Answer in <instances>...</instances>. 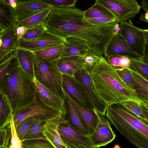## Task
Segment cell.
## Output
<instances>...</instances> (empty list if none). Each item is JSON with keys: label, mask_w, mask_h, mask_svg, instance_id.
<instances>
[{"label": "cell", "mask_w": 148, "mask_h": 148, "mask_svg": "<svg viewBox=\"0 0 148 148\" xmlns=\"http://www.w3.org/2000/svg\"><path fill=\"white\" fill-rule=\"evenodd\" d=\"M53 7L45 10L26 20L18 23L17 27L24 26L29 28L38 25L45 24Z\"/></svg>", "instance_id": "f1b7e54d"}, {"label": "cell", "mask_w": 148, "mask_h": 148, "mask_svg": "<svg viewBox=\"0 0 148 148\" xmlns=\"http://www.w3.org/2000/svg\"><path fill=\"white\" fill-rule=\"evenodd\" d=\"M142 60L148 65V43H146L145 46L144 53Z\"/></svg>", "instance_id": "f6af8a7d"}, {"label": "cell", "mask_w": 148, "mask_h": 148, "mask_svg": "<svg viewBox=\"0 0 148 148\" xmlns=\"http://www.w3.org/2000/svg\"><path fill=\"white\" fill-rule=\"evenodd\" d=\"M10 123L11 130V137L9 148H23L22 145V141L16 132L13 113L10 118Z\"/></svg>", "instance_id": "f35d334b"}, {"label": "cell", "mask_w": 148, "mask_h": 148, "mask_svg": "<svg viewBox=\"0 0 148 148\" xmlns=\"http://www.w3.org/2000/svg\"><path fill=\"white\" fill-rule=\"evenodd\" d=\"M99 148V147H92V148Z\"/></svg>", "instance_id": "11a10c76"}, {"label": "cell", "mask_w": 148, "mask_h": 148, "mask_svg": "<svg viewBox=\"0 0 148 148\" xmlns=\"http://www.w3.org/2000/svg\"><path fill=\"white\" fill-rule=\"evenodd\" d=\"M130 61L129 67L148 80V65L142 59L129 58Z\"/></svg>", "instance_id": "e575fe53"}, {"label": "cell", "mask_w": 148, "mask_h": 148, "mask_svg": "<svg viewBox=\"0 0 148 148\" xmlns=\"http://www.w3.org/2000/svg\"><path fill=\"white\" fill-rule=\"evenodd\" d=\"M66 114L61 113L47 119L43 127L42 133L45 137L56 148H67L62 140L58 131L59 125L69 121L66 119Z\"/></svg>", "instance_id": "9a60e30c"}, {"label": "cell", "mask_w": 148, "mask_h": 148, "mask_svg": "<svg viewBox=\"0 0 148 148\" xmlns=\"http://www.w3.org/2000/svg\"><path fill=\"white\" fill-rule=\"evenodd\" d=\"M33 82L36 92L48 105L54 109L66 114L64 100L40 84L35 78Z\"/></svg>", "instance_id": "d6986e66"}, {"label": "cell", "mask_w": 148, "mask_h": 148, "mask_svg": "<svg viewBox=\"0 0 148 148\" xmlns=\"http://www.w3.org/2000/svg\"><path fill=\"white\" fill-rule=\"evenodd\" d=\"M141 8L146 12H148V0H142Z\"/></svg>", "instance_id": "7dc6e473"}, {"label": "cell", "mask_w": 148, "mask_h": 148, "mask_svg": "<svg viewBox=\"0 0 148 148\" xmlns=\"http://www.w3.org/2000/svg\"><path fill=\"white\" fill-rule=\"evenodd\" d=\"M17 23L14 9L8 0H0V32L16 25Z\"/></svg>", "instance_id": "603a6c76"}, {"label": "cell", "mask_w": 148, "mask_h": 148, "mask_svg": "<svg viewBox=\"0 0 148 148\" xmlns=\"http://www.w3.org/2000/svg\"><path fill=\"white\" fill-rule=\"evenodd\" d=\"M10 146V145L6 147H0V148H9Z\"/></svg>", "instance_id": "db71d44e"}, {"label": "cell", "mask_w": 148, "mask_h": 148, "mask_svg": "<svg viewBox=\"0 0 148 148\" xmlns=\"http://www.w3.org/2000/svg\"><path fill=\"white\" fill-rule=\"evenodd\" d=\"M120 23L119 34L126 40L134 52L142 57L146 43L143 29L127 21Z\"/></svg>", "instance_id": "9c48e42d"}, {"label": "cell", "mask_w": 148, "mask_h": 148, "mask_svg": "<svg viewBox=\"0 0 148 148\" xmlns=\"http://www.w3.org/2000/svg\"><path fill=\"white\" fill-rule=\"evenodd\" d=\"M0 127H5L10 123L13 111L7 95L0 93Z\"/></svg>", "instance_id": "83f0119b"}, {"label": "cell", "mask_w": 148, "mask_h": 148, "mask_svg": "<svg viewBox=\"0 0 148 148\" xmlns=\"http://www.w3.org/2000/svg\"><path fill=\"white\" fill-rule=\"evenodd\" d=\"M9 3L10 5L14 9L16 6V0H8Z\"/></svg>", "instance_id": "681fc988"}, {"label": "cell", "mask_w": 148, "mask_h": 148, "mask_svg": "<svg viewBox=\"0 0 148 148\" xmlns=\"http://www.w3.org/2000/svg\"><path fill=\"white\" fill-rule=\"evenodd\" d=\"M58 131L62 140L67 148H90L94 147L89 136L82 134L69 121L59 125Z\"/></svg>", "instance_id": "ba28073f"}, {"label": "cell", "mask_w": 148, "mask_h": 148, "mask_svg": "<svg viewBox=\"0 0 148 148\" xmlns=\"http://www.w3.org/2000/svg\"><path fill=\"white\" fill-rule=\"evenodd\" d=\"M107 62L115 69L129 67L130 61L126 56H112L105 57Z\"/></svg>", "instance_id": "d590c367"}, {"label": "cell", "mask_w": 148, "mask_h": 148, "mask_svg": "<svg viewBox=\"0 0 148 148\" xmlns=\"http://www.w3.org/2000/svg\"><path fill=\"white\" fill-rule=\"evenodd\" d=\"M139 20L148 23V12L141 14Z\"/></svg>", "instance_id": "c3c4849f"}, {"label": "cell", "mask_w": 148, "mask_h": 148, "mask_svg": "<svg viewBox=\"0 0 148 148\" xmlns=\"http://www.w3.org/2000/svg\"><path fill=\"white\" fill-rule=\"evenodd\" d=\"M144 105L147 108H148V104L144 103Z\"/></svg>", "instance_id": "f5cc1de1"}, {"label": "cell", "mask_w": 148, "mask_h": 148, "mask_svg": "<svg viewBox=\"0 0 148 148\" xmlns=\"http://www.w3.org/2000/svg\"><path fill=\"white\" fill-rule=\"evenodd\" d=\"M84 14L85 17L87 18H115L108 9L96 3L90 8L84 11Z\"/></svg>", "instance_id": "4dcf8cb0"}, {"label": "cell", "mask_w": 148, "mask_h": 148, "mask_svg": "<svg viewBox=\"0 0 148 148\" xmlns=\"http://www.w3.org/2000/svg\"><path fill=\"white\" fill-rule=\"evenodd\" d=\"M0 147H6L10 144L11 130L10 123L0 128Z\"/></svg>", "instance_id": "74e56055"}, {"label": "cell", "mask_w": 148, "mask_h": 148, "mask_svg": "<svg viewBox=\"0 0 148 148\" xmlns=\"http://www.w3.org/2000/svg\"><path fill=\"white\" fill-rule=\"evenodd\" d=\"M16 4L14 11L18 23L26 20L45 10L53 7L46 3L44 0H16Z\"/></svg>", "instance_id": "5bb4252c"}, {"label": "cell", "mask_w": 148, "mask_h": 148, "mask_svg": "<svg viewBox=\"0 0 148 148\" xmlns=\"http://www.w3.org/2000/svg\"><path fill=\"white\" fill-rule=\"evenodd\" d=\"M98 124L93 133L89 135L93 146L97 147L106 146L115 138L109 120L105 116L98 114Z\"/></svg>", "instance_id": "4fadbf2b"}, {"label": "cell", "mask_w": 148, "mask_h": 148, "mask_svg": "<svg viewBox=\"0 0 148 148\" xmlns=\"http://www.w3.org/2000/svg\"><path fill=\"white\" fill-rule=\"evenodd\" d=\"M144 103L141 104L142 112L148 121V108L144 105Z\"/></svg>", "instance_id": "bcb514c9"}, {"label": "cell", "mask_w": 148, "mask_h": 148, "mask_svg": "<svg viewBox=\"0 0 148 148\" xmlns=\"http://www.w3.org/2000/svg\"><path fill=\"white\" fill-rule=\"evenodd\" d=\"M119 104L140 120L148 124L147 120L142 111L141 104L134 101H129Z\"/></svg>", "instance_id": "1f68e13d"}, {"label": "cell", "mask_w": 148, "mask_h": 148, "mask_svg": "<svg viewBox=\"0 0 148 148\" xmlns=\"http://www.w3.org/2000/svg\"><path fill=\"white\" fill-rule=\"evenodd\" d=\"M65 104L66 110V118L72 125L83 135L88 136L86 127L72 103L70 97L65 90Z\"/></svg>", "instance_id": "7402d4cb"}, {"label": "cell", "mask_w": 148, "mask_h": 148, "mask_svg": "<svg viewBox=\"0 0 148 148\" xmlns=\"http://www.w3.org/2000/svg\"><path fill=\"white\" fill-rule=\"evenodd\" d=\"M85 18L89 22L94 24H104L118 23L115 18L102 17L97 18Z\"/></svg>", "instance_id": "b9f144b4"}, {"label": "cell", "mask_w": 148, "mask_h": 148, "mask_svg": "<svg viewBox=\"0 0 148 148\" xmlns=\"http://www.w3.org/2000/svg\"><path fill=\"white\" fill-rule=\"evenodd\" d=\"M66 40L67 48L66 53L62 57L74 56L85 58L88 55L96 54L80 39L69 38Z\"/></svg>", "instance_id": "cb8c5ba5"}, {"label": "cell", "mask_w": 148, "mask_h": 148, "mask_svg": "<svg viewBox=\"0 0 148 148\" xmlns=\"http://www.w3.org/2000/svg\"><path fill=\"white\" fill-rule=\"evenodd\" d=\"M94 24L85 17L84 11L76 7H53L44 24L47 31L65 39L82 41L93 52L105 57L108 46L117 34V23Z\"/></svg>", "instance_id": "6da1fadb"}, {"label": "cell", "mask_w": 148, "mask_h": 148, "mask_svg": "<svg viewBox=\"0 0 148 148\" xmlns=\"http://www.w3.org/2000/svg\"><path fill=\"white\" fill-rule=\"evenodd\" d=\"M0 93L7 95L14 111L32 100L34 85L20 64L12 72Z\"/></svg>", "instance_id": "277c9868"}, {"label": "cell", "mask_w": 148, "mask_h": 148, "mask_svg": "<svg viewBox=\"0 0 148 148\" xmlns=\"http://www.w3.org/2000/svg\"><path fill=\"white\" fill-rule=\"evenodd\" d=\"M145 36L146 43H148V29H143Z\"/></svg>", "instance_id": "f907efd6"}, {"label": "cell", "mask_w": 148, "mask_h": 148, "mask_svg": "<svg viewBox=\"0 0 148 148\" xmlns=\"http://www.w3.org/2000/svg\"><path fill=\"white\" fill-rule=\"evenodd\" d=\"M62 83L64 89L72 99L83 106L94 108L84 86L75 75L63 74Z\"/></svg>", "instance_id": "30bf717a"}, {"label": "cell", "mask_w": 148, "mask_h": 148, "mask_svg": "<svg viewBox=\"0 0 148 148\" xmlns=\"http://www.w3.org/2000/svg\"><path fill=\"white\" fill-rule=\"evenodd\" d=\"M47 120L42 117L36 118L23 140L45 138L42 133V128Z\"/></svg>", "instance_id": "f546056e"}, {"label": "cell", "mask_w": 148, "mask_h": 148, "mask_svg": "<svg viewBox=\"0 0 148 148\" xmlns=\"http://www.w3.org/2000/svg\"><path fill=\"white\" fill-rule=\"evenodd\" d=\"M17 25L0 32V64L14 55L18 47Z\"/></svg>", "instance_id": "2e32d148"}, {"label": "cell", "mask_w": 148, "mask_h": 148, "mask_svg": "<svg viewBox=\"0 0 148 148\" xmlns=\"http://www.w3.org/2000/svg\"><path fill=\"white\" fill-rule=\"evenodd\" d=\"M113 148H121V147L119 145H116L114 146Z\"/></svg>", "instance_id": "816d5d0a"}, {"label": "cell", "mask_w": 148, "mask_h": 148, "mask_svg": "<svg viewBox=\"0 0 148 148\" xmlns=\"http://www.w3.org/2000/svg\"><path fill=\"white\" fill-rule=\"evenodd\" d=\"M47 31L44 24L38 25L27 28L25 33L19 39L25 40L35 39L41 36Z\"/></svg>", "instance_id": "836d02e7"}, {"label": "cell", "mask_w": 148, "mask_h": 148, "mask_svg": "<svg viewBox=\"0 0 148 148\" xmlns=\"http://www.w3.org/2000/svg\"><path fill=\"white\" fill-rule=\"evenodd\" d=\"M95 3L109 10L118 23L131 20L139 13L141 8L135 0H97Z\"/></svg>", "instance_id": "52a82bcc"}, {"label": "cell", "mask_w": 148, "mask_h": 148, "mask_svg": "<svg viewBox=\"0 0 148 148\" xmlns=\"http://www.w3.org/2000/svg\"><path fill=\"white\" fill-rule=\"evenodd\" d=\"M21 141L23 148H56L45 137Z\"/></svg>", "instance_id": "d6a6232c"}, {"label": "cell", "mask_w": 148, "mask_h": 148, "mask_svg": "<svg viewBox=\"0 0 148 148\" xmlns=\"http://www.w3.org/2000/svg\"><path fill=\"white\" fill-rule=\"evenodd\" d=\"M26 27L24 26L18 27L16 30V33L18 39L20 38L25 33L27 29Z\"/></svg>", "instance_id": "ee69618b"}, {"label": "cell", "mask_w": 148, "mask_h": 148, "mask_svg": "<svg viewBox=\"0 0 148 148\" xmlns=\"http://www.w3.org/2000/svg\"><path fill=\"white\" fill-rule=\"evenodd\" d=\"M14 54L27 75L32 81H34L35 78L34 65L36 58L34 52L18 48Z\"/></svg>", "instance_id": "44dd1931"}, {"label": "cell", "mask_w": 148, "mask_h": 148, "mask_svg": "<svg viewBox=\"0 0 148 148\" xmlns=\"http://www.w3.org/2000/svg\"><path fill=\"white\" fill-rule=\"evenodd\" d=\"M132 71L135 81V92L139 99L148 104V80L132 69Z\"/></svg>", "instance_id": "4316f807"}, {"label": "cell", "mask_w": 148, "mask_h": 148, "mask_svg": "<svg viewBox=\"0 0 148 148\" xmlns=\"http://www.w3.org/2000/svg\"><path fill=\"white\" fill-rule=\"evenodd\" d=\"M61 113L48 105L38 94L34 86V98L29 103L13 111L15 126L16 129L26 119L42 117L48 119Z\"/></svg>", "instance_id": "8992f818"}, {"label": "cell", "mask_w": 148, "mask_h": 148, "mask_svg": "<svg viewBox=\"0 0 148 148\" xmlns=\"http://www.w3.org/2000/svg\"><path fill=\"white\" fill-rule=\"evenodd\" d=\"M101 56L96 54L88 55L86 56L85 58L86 69L89 70L99 61Z\"/></svg>", "instance_id": "7bdbcfd3"}, {"label": "cell", "mask_w": 148, "mask_h": 148, "mask_svg": "<svg viewBox=\"0 0 148 148\" xmlns=\"http://www.w3.org/2000/svg\"><path fill=\"white\" fill-rule=\"evenodd\" d=\"M117 73L128 86L134 92L135 81L132 69L129 67L116 69Z\"/></svg>", "instance_id": "8d00e7d4"}, {"label": "cell", "mask_w": 148, "mask_h": 148, "mask_svg": "<svg viewBox=\"0 0 148 148\" xmlns=\"http://www.w3.org/2000/svg\"><path fill=\"white\" fill-rule=\"evenodd\" d=\"M66 43L34 52L36 56L48 62H57L66 53Z\"/></svg>", "instance_id": "d4e9b609"}, {"label": "cell", "mask_w": 148, "mask_h": 148, "mask_svg": "<svg viewBox=\"0 0 148 148\" xmlns=\"http://www.w3.org/2000/svg\"><path fill=\"white\" fill-rule=\"evenodd\" d=\"M47 3L53 7L61 8L75 7L77 0H45Z\"/></svg>", "instance_id": "60d3db41"}, {"label": "cell", "mask_w": 148, "mask_h": 148, "mask_svg": "<svg viewBox=\"0 0 148 148\" xmlns=\"http://www.w3.org/2000/svg\"><path fill=\"white\" fill-rule=\"evenodd\" d=\"M36 119L30 117L24 120L16 129L17 133L21 140L29 129L33 124Z\"/></svg>", "instance_id": "ab89813d"}, {"label": "cell", "mask_w": 148, "mask_h": 148, "mask_svg": "<svg viewBox=\"0 0 148 148\" xmlns=\"http://www.w3.org/2000/svg\"><path fill=\"white\" fill-rule=\"evenodd\" d=\"M67 42L66 39L47 31L42 35L35 39L29 40L18 39V48L34 52Z\"/></svg>", "instance_id": "7c38bea8"}, {"label": "cell", "mask_w": 148, "mask_h": 148, "mask_svg": "<svg viewBox=\"0 0 148 148\" xmlns=\"http://www.w3.org/2000/svg\"><path fill=\"white\" fill-rule=\"evenodd\" d=\"M95 87L99 96L108 106L127 101L144 103L123 81L102 56L89 70Z\"/></svg>", "instance_id": "7a4b0ae2"}, {"label": "cell", "mask_w": 148, "mask_h": 148, "mask_svg": "<svg viewBox=\"0 0 148 148\" xmlns=\"http://www.w3.org/2000/svg\"><path fill=\"white\" fill-rule=\"evenodd\" d=\"M20 64L18 60L14 54L0 64V91L6 84L12 72Z\"/></svg>", "instance_id": "484cf974"}, {"label": "cell", "mask_w": 148, "mask_h": 148, "mask_svg": "<svg viewBox=\"0 0 148 148\" xmlns=\"http://www.w3.org/2000/svg\"><path fill=\"white\" fill-rule=\"evenodd\" d=\"M125 56L137 59L142 57L134 52L126 40L119 34L114 36L109 44L105 57L112 56Z\"/></svg>", "instance_id": "e0dca14e"}, {"label": "cell", "mask_w": 148, "mask_h": 148, "mask_svg": "<svg viewBox=\"0 0 148 148\" xmlns=\"http://www.w3.org/2000/svg\"><path fill=\"white\" fill-rule=\"evenodd\" d=\"M75 75L84 86L93 108L98 114L105 116L108 106L98 94L89 71L86 69L79 71Z\"/></svg>", "instance_id": "8fae6325"}, {"label": "cell", "mask_w": 148, "mask_h": 148, "mask_svg": "<svg viewBox=\"0 0 148 148\" xmlns=\"http://www.w3.org/2000/svg\"><path fill=\"white\" fill-rule=\"evenodd\" d=\"M70 98L86 127L89 135H91L94 132L98 124L99 120L98 113L94 108L83 106L71 97Z\"/></svg>", "instance_id": "ffe728a7"}, {"label": "cell", "mask_w": 148, "mask_h": 148, "mask_svg": "<svg viewBox=\"0 0 148 148\" xmlns=\"http://www.w3.org/2000/svg\"><path fill=\"white\" fill-rule=\"evenodd\" d=\"M106 115L120 134L138 148H148V124L119 104L109 106Z\"/></svg>", "instance_id": "3957f363"}, {"label": "cell", "mask_w": 148, "mask_h": 148, "mask_svg": "<svg viewBox=\"0 0 148 148\" xmlns=\"http://www.w3.org/2000/svg\"><path fill=\"white\" fill-rule=\"evenodd\" d=\"M36 56L34 70L36 79L58 97L65 100L62 74L57 62L44 61Z\"/></svg>", "instance_id": "5b68a950"}, {"label": "cell", "mask_w": 148, "mask_h": 148, "mask_svg": "<svg viewBox=\"0 0 148 148\" xmlns=\"http://www.w3.org/2000/svg\"><path fill=\"white\" fill-rule=\"evenodd\" d=\"M57 64L62 74L71 76H74L79 71L86 69L85 58L77 56L61 57Z\"/></svg>", "instance_id": "ac0fdd59"}]
</instances>
